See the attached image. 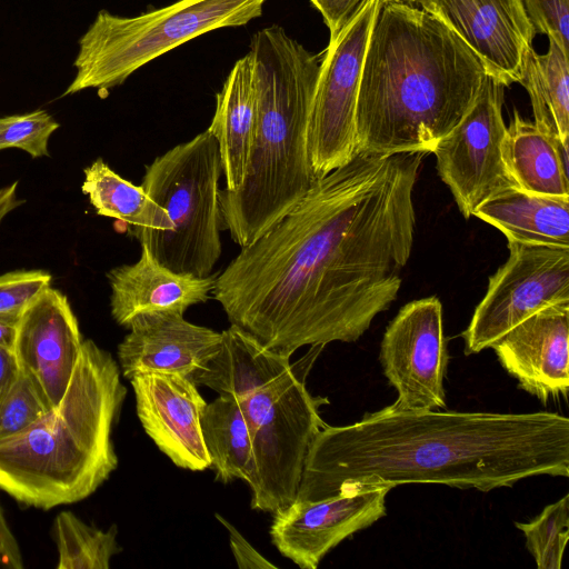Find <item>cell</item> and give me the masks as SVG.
<instances>
[{
  "label": "cell",
  "mask_w": 569,
  "mask_h": 569,
  "mask_svg": "<svg viewBox=\"0 0 569 569\" xmlns=\"http://www.w3.org/2000/svg\"><path fill=\"white\" fill-rule=\"evenodd\" d=\"M426 152H358L216 277L230 325L291 357L357 341L397 299L413 244Z\"/></svg>",
  "instance_id": "1"
},
{
  "label": "cell",
  "mask_w": 569,
  "mask_h": 569,
  "mask_svg": "<svg viewBox=\"0 0 569 569\" xmlns=\"http://www.w3.org/2000/svg\"><path fill=\"white\" fill-rule=\"evenodd\" d=\"M545 475L569 476L565 416L401 411L388 406L351 425H326L317 433L293 501L405 483L488 492Z\"/></svg>",
  "instance_id": "2"
},
{
  "label": "cell",
  "mask_w": 569,
  "mask_h": 569,
  "mask_svg": "<svg viewBox=\"0 0 569 569\" xmlns=\"http://www.w3.org/2000/svg\"><path fill=\"white\" fill-rule=\"evenodd\" d=\"M487 72L433 16L380 0L360 76L358 151H433L475 103Z\"/></svg>",
  "instance_id": "3"
},
{
  "label": "cell",
  "mask_w": 569,
  "mask_h": 569,
  "mask_svg": "<svg viewBox=\"0 0 569 569\" xmlns=\"http://www.w3.org/2000/svg\"><path fill=\"white\" fill-rule=\"evenodd\" d=\"M254 134L242 183L221 189L222 230L241 248L262 236L315 186L309 120L322 53L277 24L251 37Z\"/></svg>",
  "instance_id": "4"
},
{
  "label": "cell",
  "mask_w": 569,
  "mask_h": 569,
  "mask_svg": "<svg viewBox=\"0 0 569 569\" xmlns=\"http://www.w3.org/2000/svg\"><path fill=\"white\" fill-rule=\"evenodd\" d=\"M126 396L112 356L83 340L59 405L0 441V490L42 510L91 496L118 467L111 436Z\"/></svg>",
  "instance_id": "5"
},
{
  "label": "cell",
  "mask_w": 569,
  "mask_h": 569,
  "mask_svg": "<svg viewBox=\"0 0 569 569\" xmlns=\"http://www.w3.org/2000/svg\"><path fill=\"white\" fill-rule=\"evenodd\" d=\"M267 0H178L134 17L98 12L79 40L76 76L63 96L109 89L158 57L210 31L248 24Z\"/></svg>",
  "instance_id": "6"
},
{
  "label": "cell",
  "mask_w": 569,
  "mask_h": 569,
  "mask_svg": "<svg viewBox=\"0 0 569 569\" xmlns=\"http://www.w3.org/2000/svg\"><path fill=\"white\" fill-rule=\"evenodd\" d=\"M221 174L218 142L207 130L146 167L141 187L168 212L173 228H133L132 234L170 270L208 277L218 262Z\"/></svg>",
  "instance_id": "7"
},
{
  "label": "cell",
  "mask_w": 569,
  "mask_h": 569,
  "mask_svg": "<svg viewBox=\"0 0 569 569\" xmlns=\"http://www.w3.org/2000/svg\"><path fill=\"white\" fill-rule=\"evenodd\" d=\"M307 365H291L277 379L238 399L252 442L253 510L274 513L293 501L310 445L326 426L319 409L328 401L308 391Z\"/></svg>",
  "instance_id": "8"
},
{
  "label": "cell",
  "mask_w": 569,
  "mask_h": 569,
  "mask_svg": "<svg viewBox=\"0 0 569 569\" xmlns=\"http://www.w3.org/2000/svg\"><path fill=\"white\" fill-rule=\"evenodd\" d=\"M380 0H366L322 52L311 106L308 144L318 179L358 151L356 109L360 76Z\"/></svg>",
  "instance_id": "9"
},
{
  "label": "cell",
  "mask_w": 569,
  "mask_h": 569,
  "mask_svg": "<svg viewBox=\"0 0 569 569\" xmlns=\"http://www.w3.org/2000/svg\"><path fill=\"white\" fill-rule=\"evenodd\" d=\"M508 249L461 333L466 355L491 348L535 312L569 301V248L508 241Z\"/></svg>",
  "instance_id": "10"
},
{
  "label": "cell",
  "mask_w": 569,
  "mask_h": 569,
  "mask_svg": "<svg viewBox=\"0 0 569 569\" xmlns=\"http://www.w3.org/2000/svg\"><path fill=\"white\" fill-rule=\"evenodd\" d=\"M503 88L487 74L470 110L432 151L441 180L467 219L491 194L516 186L501 156L507 128L502 118Z\"/></svg>",
  "instance_id": "11"
},
{
  "label": "cell",
  "mask_w": 569,
  "mask_h": 569,
  "mask_svg": "<svg viewBox=\"0 0 569 569\" xmlns=\"http://www.w3.org/2000/svg\"><path fill=\"white\" fill-rule=\"evenodd\" d=\"M379 360L398 395L390 405L393 409L426 411L446 407L448 352L442 306L437 297L413 300L398 311L383 333Z\"/></svg>",
  "instance_id": "12"
},
{
  "label": "cell",
  "mask_w": 569,
  "mask_h": 569,
  "mask_svg": "<svg viewBox=\"0 0 569 569\" xmlns=\"http://www.w3.org/2000/svg\"><path fill=\"white\" fill-rule=\"evenodd\" d=\"M388 487L343 491L325 499L295 502L273 513V546L301 569H316L342 540L386 515Z\"/></svg>",
  "instance_id": "13"
},
{
  "label": "cell",
  "mask_w": 569,
  "mask_h": 569,
  "mask_svg": "<svg viewBox=\"0 0 569 569\" xmlns=\"http://www.w3.org/2000/svg\"><path fill=\"white\" fill-rule=\"evenodd\" d=\"M456 33L478 57L487 74L505 87L521 81L535 30L521 0H415Z\"/></svg>",
  "instance_id": "14"
},
{
  "label": "cell",
  "mask_w": 569,
  "mask_h": 569,
  "mask_svg": "<svg viewBox=\"0 0 569 569\" xmlns=\"http://www.w3.org/2000/svg\"><path fill=\"white\" fill-rule=\"evenodd\" d=\"M82 343L71 306L57 289L46 288L20 315L13 351L49 409L64 395Z\"/></svg>",
  "instance_id": "15"
},
{
  "label": "cell",
  "mask_w": 569,
  "mask_h": 569,
  "mask_svg": "<svg viewBox=\"0 0 569 569\" xmlns=\"http://www.w3.org/2000/svg\"><path fill=\"white\" fill-rule=\"evenodd\" d=\"M130 382L138 418L159 450L179 468H210L201 430L207 402L194 381L178 373H143Z\"/></svg>",
  "instance_id": "16"
},
{
  "label": "cell",
  "mask_w": 569,
  "mask_h": 569,
  "mask_svg": "<svg viewBox=\"0 0 569 569\" xmlns=\"http://www.w3.org/2000/svg\"><path fill=\"white\" fill-rule=\"evenodd\" d=\"M568 342L569 301H565L526 318L491 349L519 388L546 403L550 397L567 398Z\"/></svg>",
  "instance_id": "17"
},
{
  "label": "cell",
  "mask_w": 569,
  "mask_h": 569,
  "mask_svg": "<svg viewBox=\"0 0 569 569\" xmlns=\"http://www.w3.org/2000/svg\"><path fill=\"white\" fill-rule=\"evenodd\" d=\"M118 346L122 375L178 373L192 378L219 350L222 335L173 311L137 316Z\"/></svg>",
  "instance_id": "18"
},
{
  "label": "cell",
  "mask_w": 569,
  "mask_h": 569,
  "mask_svg": "<svg viewBox=\"0 0 569 569\" xmlns=\"http://www.w3.org/2000/svg\"><path fill=\"white\" fill-rule=\"evenodd\" d=\"M216 277V273L196 277L174 272L141 244L137 262L116 267L107 273L112 318L128 328L142 313L173 311L183 315L189 307L208 301Z\"/></svg>",
  "instance_id": "19"
},
{
  "label": "cell",
  "mask_w": 569,
  "mask_h": 569,
  "mask_svg": "<svg viewBox=\"0 0 569 569\" xmlns=\"http://www.w3.org/2000/svg\"><path fill=\"white\" fill-rule=\"evenodd\" d=\"M472 216L500 230L508 241L569 248V198L512 186L491 194Z\"/></svg>",
  "instance_id": "20"
},
{
  "label": "cell",
  "mask_w": 569,
  "mask_h": 569,
  "mask_svg": "<svg viewBox=\"0 0 569 569\" xmlns=\"http://www.w3.org/2000/svg\"><path fill=\"white\" fill-rule=\"evenodd\" d=\"M256 126V97L249 52L236 61L216 97L209 131L218 142L227 190L244 178Z\"/></svg>",
  "instance_id": "21"
},
{
  "label": "cell",
  "mask_w": 569,
  "mask_h": 569,
  "mask_svg": "<svg viewBox=\"0 0 569 569\" xmlns=\"http://www.w3.org/2000/svg\"><path fill=\"white\" fill-rule=\"evenodd\" d=\"M506 169L525 191L569 198L568 147L525 120L517 110L501 143Z\"/></svg>",
  "instance_id": "22"
},
{
  "label": "cell",
  "mask_w": 569,
  "mask_h": 569,
  "mask_svg": "<svg viewBox=\"0 0 569 569\" xmlns=\"http://www.w3.org/2000/svg\"><path fill=\"white\" fill-rule=\"evenodd\" d=\"M217 353L191 379L219 396L242 399L290 369V358L264 347L236 326L221 331Z\"/></svg>",
  "instance_id": "23"
},
{
  "label": "cell",
  "mask_w": 569,
  "mask_h": 569,
  "mask_svg": "<svg viewBox=\"0 0 569 569\" xmlns=\"http://www.w3.org/2000/svg\"><path fill=\"white\" fill-rule=\"evenodd\" d=\"M201 430L216 480L251 482L254 466L248 422L240 401L219 396L207 403L201 417Z\"/></svg>",
  "instance_id": "24"
},
{
  "label": "cell",
  "mask_w": 569,
  "mask_h": 569,
  "mask_svg": "<svg viewBox=\"0 0 569 569\" xmlns=\"http://www.w3.org/2000/svg\"><path fill=\"white\" fill-rule=\"evenodd\" d=\"M520 83L527 89L533 123L543 132L557 137L563 146L569 142V60L553 40L549 39L546 54L530 47L523 59Z\"/></svg>",
  "instance_id": "25"
},
{
  "label": "cell",
  "mask_w": 569,
  "mask_h": 569,
  "mask_svg": "<svg viewBox=\"0 0 569 569\" xmlns=\"http://www.w3.org/2000/svg\"><path fill=\"white\" fill-rule=\"evenodd\" d=\"M82 192L99 216L118 219L133 228L170 231L173 223L141 186L116 173L101 158L84 169Z\"/></svg>",
  "instance_id": "26"
},
{
  "label": "cell",
  "mask_w": 569,
  "mask_h": 569,
  "mask_svg": "<svg viewBox=\"0 0 569 569\" xmlns=\"http://www.w3.org/2000/svg\"><path fill=\"white\" fill-rule=\"evenodd\" d=\"M53 531L58 569H108L111 558L121 551L116 525L103 531L68 510L58 513Z\"/></svg>",
  "instance_id": "27"
},
{
  "label": "cell",
  "mask_w": 569,
  "mask_h": 569,
  "mask_svg": "<svg viewBox=\"0 0 569 569\" xmlns=\"http://www.w3.org/2000/svg\"><path fill=\"white\" fill-rule=\"evenodd\" d=\"M539 569H560L569 538V496L545 507L530 522H516Z\"/></svg>",
  "instance_id": "28"
},
{
  "label": "cell",
  "mask_w": 569,
  "mask_h": 569,
  "mask_svg": "<svg viewBox=\"0 0 569 569\" xmlns=\"http://www.w3.org/2000/svg\"><path fill=\"white\" fill-rule=\"evenodd\" d=\"M49 410L32 379L20 369L0 401V441L26 430Z\"/></svg>",
  "instance_id": "29"
},
{
  "label": "cell",
  "mask_w": 569,
  "mask_h": 569,
  "mask_svg": "<svg viewBox=\"0 0 569 569\" xmlns=\"http://www.w3.org/2000/svg\"><path fill=\"white\" fill-rule=\"evenodd\" d=\"M59 123L44 110L0 118V150L16 148L32 158L46 157L50 136Z\"/></svg>",
  "instance_id": "30"
},
{
  "label": "cell",
  "mask_w": 569,
  "mask_h": 569,
  "mask_svg": "<svg viewBox=\"0 0 569 569\" xmlns=\"http://www.w3.org/2000/svg\"><path fill=\"white\" fill-rule=\"evenodd\" d=\"M51 274L43 270H20L0 276V316L20 317L29 303L50 287Z\"/></svg>",
  "instance_id": "31"
},
{
  "label": "cell",
  "mask_w": 569,
  "mask_h": 569,
  "mask_svg": "<svg viewBox=\"0 0 569 569\" xmlns=\"http://www.w3.org/2000/svg\"><path fill=\"white\" fill-rule=\"evenodd\" d=\"M536 33H545L569 53V0H521Z\"/></svg>",
  "instance_id": "32"
},
{
  "label": "cell",
  "mask_w": 569,
  "mask_h": 569,
  "mask_svg": "<svg viewBox=\"0 0 569 569\" xmlns=\"http://www.w3.org/2000/svg\"><path fill=\"white\" fill-rule=\"evenodd\" d=\"M366 0H310L320 12L333 38L355 16Z\"/></svg>",
  "instance_id": "33"
},
{
  "label": "cell",
  "mask_w": 569,
  "mask_h": 569,
  "mask_svg": "<svg viewBox=\"0 0 569 569\" xmlns=\"http://www.w3.org/2000/svg\"><path fill=\"white\" fill-rule=\"evenodd\" d=\"M217 519L228 529L230 538V548L236 562L242 569H266L278 567L260 555L243 536L230 522L220 515H216Z\"/></svg>",
  "instance_id": "34"
},
{
  "label": "cell",
  "mask_w": 569,
  "mask_h": 569,
  "mask_svg": "<svg viewBox=\"0 0 569 569\" xmlns=\"http://www.w3.org/2000/svg\"><path fill=\"white\" fill-rule=\"evenodd\" d=\"M23 559L17 538L0 503V569H22Z\"/></svg>",
  "instance_id": "35"
},
{
  "label": "cell",
  "mask_w": 569,
  "mask_h": 569,
  "mask_svg": "<svg viewBox=\"0 0 569 569\" xmlns=\"http://www.w3.org/2000/svg\"><path fill=\"white\" fill-rule=\"evenodd\" d=\"M20 371L12 349L0 346V401L8 392Z\"/></svg>",
  "instance_id": "36"
},
{
  "label": "cell",
  "mask_w": 569,
  "mask_h": 569,
  "mask_svg": "<svg viewBox=\"0 0 569 569\" xmlns=\"http://www.w3.org/2000/svg\"><path fill=\"white\" fill-rule=\"evenodd\" d=\"M19 318L20 317L0 316V346L13 350Z\"/></svg>",
  "instance_id": "37"
},
{
  "label": "cell",
  "mask_w": 569,
  "mask_h": 569,
  "mask_svg": "<svg viewBox=\"0 0 569 569\" xmlns=\"http://www.w3.org/2000/svg\"><path fill=\"white\" fill-rule=\"evenodd\" d=\"M17 188L18 182H13L0 189V222L21 203V200L17 198Z\"/></svg>",
  "instance_id": "38"
},
{
  "label": "cell",
  "mask_w": 569,
  "mask_h": 569,
  "mask_svg": "<svg viewBox=\"0 0 569 569\" xmlns=\"http://www.w3.org/2000/svg\"><path fill=\"white\" fill-rule=\"evenodd\" d=\"M397 1H400V2H403V3H407V4H413L415 3V0H397Z\"/></svg>",
  "instance_id": "39"
}]
</instances>
